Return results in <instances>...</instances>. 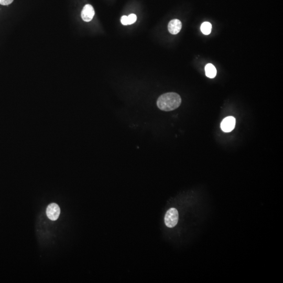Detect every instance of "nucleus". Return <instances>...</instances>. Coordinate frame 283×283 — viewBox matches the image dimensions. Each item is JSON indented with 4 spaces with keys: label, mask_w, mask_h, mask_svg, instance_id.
I'll list each match as a JSON object with an SVG mask.
<instances>
[{
    "label": "nucleus",
    "mask_w": 283,
    "mask_h": 283,
    "mask_svg": "<svg viewBox=\"0 0 283 283\" xmlns=\"http://www.w3.org/2000/svg\"><path fill=\"white\" fill-rule=\"evenodd\" d=\"M181 103V99L178 94L175 92H168L163 94L158 98L157 106L162 111H171L178 108Z\"/></svg>",
    "instance_id": "nucleus-1"
},
{
    "label": "nucleus",
    "mask_w": 283,
    "mask_h": 283,
    "mask_svg": "<svg viewBox=\"0 0 283 283\" xmlns=\"http://www.w3.org/2000/svg\"><path fill=\"white\" fill-rule=\"evenodd\" d=\"M178 218L179 214L177 209L173 208L169 209L165 216V223L168 228H173L177 225Z\"/></svg>",
    "instance_id": "nucleus-2"
},
{
    "label": "nucleus",
    "mask_w": 283,
    "mask_h": 283,
    "mask_svg": "<svg viewBox=\"0 0 283 283\" xmlns=\"http://www.w3.org/2000/svg\"><path fill=\"white\" fill-rule=\"evenodd\" d=\"M60 214V208L56 203H52L48 206L46 209V214L50 220L55 221L58 219Z\"/></svg>",
    "instance_id": "nucleus-3"
},
{
    "label": "nucleus",
    "mask_w": 283,
    "mask_h": 283,
    "mask_svg": "<svg viewBox=\"0 0 283 283\" xmlns=\"http://www.w3.org/2000/svg\"><path fill=\"white\" fill-rule=\"evenodd\" d=\"M236 126V119L233 117H228L223 119L221 123V130L228 133L232 131Z\"/></svg>",
    "instance_id": "nucleus-4"
},
{
    "label": "nucleus",
    "mask_w": 283,
    "mask_h": 283,
    "mask_svg": "<svg viewBox=\"0 0 283 283\" xmlns=\"http://www.w3.org/2000/svg\"><path fill=\"white\" fill-rule=\"evenodd\" d=\"M95 14V9L90 4L84 6L81 12V18L85 22H90L93 19Z\"/></svg>",
    "instance_id": "nucleus-5"
},
{
    "label": "nucleus",
    "mask_w": 283,
    "mask_h": 283,
    "mask_svg": "<svg viewBox=\"0 0 283 283\" xmlns=\"http://www.w3.org/2000/svg\"><path fill=\"white\" fill-rule=\"evenodd\" d=\"M181 27L182 24L181 20L178 19H173V20H170L168 24V31L172 34L176 35L181 31Z\"/></svg>",
    "instance_id": "nucleus-6"
},
{
    "label": "nucleus",
    "mask_w": 283,
    "mask_h": 283,
    "mask_svg": "<svg viewBox=\"0 0 283 283\" xmlns=\"http://www.w3.org/2000/svg\"><path fill=\"white\" fill-rule=\"evenodd\" d=\"M206 75L210 78H214L217 75V69L216 67L211 64H208L205 67Z\"/></svg>",
    "instance_id": "nucleus-7"
},
{
    "label": "nucleus",
    "mask_w": 283,
    "mask_h": 283,
    "mask_svg": "<svg viewBox=\"0 0 283 283\" xmlns=\"http://www.w3.org/2000/svg\"><path fill=\"white\" fill-rule=\"evenodd\" d=\"M201 32L202 33L205 34V35H209L211 33V29H212V25L210 24L209 22H204L203 24H201Z\"/></svg>",
    "instance_id": "nucleus-8"
},
{
    "label": "nucleus",
    "mask_w": 283,
    "mask_h": 283,
    "mask_svg": "<svg viewBox=\"0 0 283 283\" xmlns=\"http://www.w3.org/2000/svg\"><path fill=\"white\" fill-rule=\"evenodd\" d=\"M128 25L134 23L137 20V17L134 14H131L128 16Z\"/></svg>",
    "instance_id": "nucleus-9"
},
{
    "label": "nucleus",
    "mask_w": 283,
    "mask_h": 283,
    "mask_svg": "<svg viewBox=\"0 0 283 283\" xmlns=\"http://www.w3.org/2000/svg\"><path fill=\"white\" fill-rule=\"evenodd\" d=\"M13 1L14 0H0V4L4 6H9Z\"/></svg>",
    "instance_id": "nucleus-10"
},
{
    "label": "nucleus",
    "mask_w": 283,
    "mask_h": 283,
    "mask_svg": "<svg viewBox=\"0 0 283 283\" xmlns=\"http://www.w3.org/2000/svg\"><path fill=\"white\" fill-rule=\"evenodd\" d=\"M121 22L122 24L124 25H128V17L125 15L123 16L121 18Z\"/></svg>",
    "instance_id": "nucleus-11"
}]
</instances>
